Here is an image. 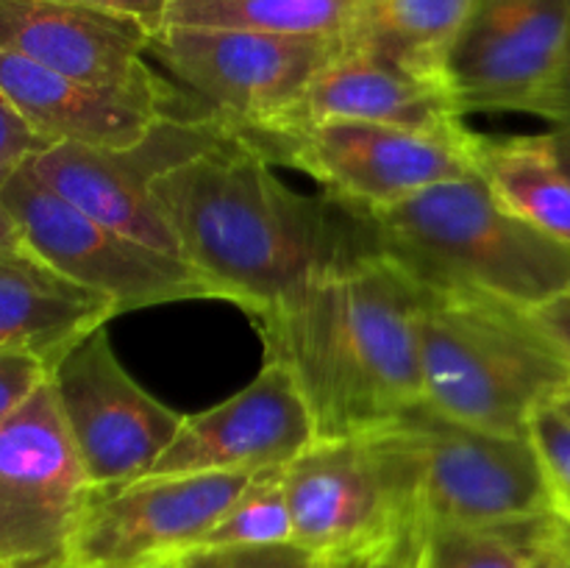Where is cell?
Wrapping results in <instances>:
<instances>
[{"mask_svg": "<svg viewBox=\"0 0 570 568\" xmlns=\"http://www.w3.org/2000/svg\"><path fill=\"white\" fill-rule=\"evenodd\" d=\"M148 189L181 262L209 282L215 298L239 304L259 326L376 251L362 206L295 193L223 128L154 173Z\"/></svg>", "mask_w": 570, "mask_h": 568, "instance_id": "cell-1", "label": "cell"}, {"mask_svg": "<svg viewBox=\"0 0 570 568\" xmlns=\"http://www.w3.org/2000/svg\"><path fill=\"white\" fill-rule=\"evenodd\" d=\"M426 295L371 251L259 329L265 360H282L298 379L317 438L371 432L421 404L417 329Z\"/></svg>", "mask_w": 570, "mask_h": 568, "instance_id": "cell-2", "label": "cell"}, {"mask_svg": "<svg viewBox=\"0 0 570 568\" xmlns=\"http://www.w3.org/2000/svg\"><path fill=\"white\" fill-rule=\"evenodd\" d=\"M379 254L429 293L532 312L570 293V248L512 215L479 173L365 209Z\"/></svg>", "mask_w": 570, "mask_h": 568, "instance_id": "cell-3", "label": "cell"}, {"mask_svg": "<svg viewBox=\"0 0 570 568\" xmlns=\"http://www.w3.org/2000/svg\"><path fill=\"white\" fill-rule=\"evenodd\" d=\"M423 404L449 421L527 434L570 384V368L523 310L482 295L429 293L421 310Z\"/></svg>", "mask_w": 570, "mask_h": 568, "instance_id": "cell-4", "label": "cell"}, {"mask_svg": "<svg viewBox=\"0 0 570 568\" xmlns=\"http://www.w3.org/2000/svg\"><path fill=\"white\" fill-rule=\"evenodd\" d=\"M217 120V117H215ZM217 126L271 165L295 167L323 184L326 195L376 209L432 184L476 173L465 123L454 128H406L365 120H312L287 115L256 126Z\"/></svg>", "mask_w": 570, "mask_h": 568, "instance_id": "cell-5", "label": "cell"}, {"mask_svg": "<svg viewBox=\"0 0 570 568\" xmlns=\"http://www.w3.org/2000/svg\"><path fill=\"white\" fill-rule=\"evenodd\" d=\"M379 434L404 473L415 527H488L554 512L529 434L449 421L423 401L379 427Z\"/></svg>", "mask_w": 570, "mask_h": 568, "instance_id": "cell-6", "label": "cell"}, {"mask_svg": "<svg viewBox=\"0 0 570 568\" xmlns=\"http://www.w3.org/2000/svg\"><path fill=\"white\" fill-rule=\"evenodd\" d=\"M293 543L321 566L371 562L415 529L404 473L376 429L317 438L284 466Z\"/></svg>", "mask_w": 570, "mask_h": 568, "instance_id": "cell-7", "label": "cell"}, {"mask_svg": "<svg viewBox=\"0 0 570 568\" xmlns=\"http://www.w3.org/2000/svg\"><path fill=\"white\" fill-rule=\"evenodd\" d=\"M22 245L70 282L106 295L117 315L189 298H215L200 273L176 256L159 254L78 212L26 167L0 184Z\"/></svg>", "mask_w": 570, "mask_h": 568, "instance_id": "cell-8", "label": "cell"}, {"mask_svg": "<svg viewBox=\"0 0 570 568\" xmlns=\"http://www.w3.org/2000/svg\"><path fill=\"white\" fill-rule=\"evenodd\" d=\"M340 53V37H278L228 28L165 26L148 42V56L228 126L293 115L312 78Z\"/></svg>", "mask_w": 570, "mask_h": 568, "instance_id": "cell-9", "label": "cell"}, {"mask_svg": "<svg viewBox=\"0 0 570 568\" xmlns=\"http://www.w3.org/2000/svg\"><path fill=\"white\" fill-rule=\"evenodd\" d=\"M92 484L50 379L0 421V568H56Z\"/></svg>", "mask_w": 570, "mask_h": 568, "instance_id": "cell-10", "label": "cell"}, {"mask_svg": "<svg viewBox=\"0 0 570 568\" xmlns=\"http://www.w3.org/2000/svg\"><path fill=\"white\" fill-rule=\"evenodd\" d=\"M48 379L92 488L148 477L184 421L120 365L106 326L72 343Z\"/></svg>", "mask_w": 570, "mask_h": 568, "instance_id": "cell-11", "label": "cell"}, {"mask_svg": "<svg viewBox=\"0 0 570 568\" xmlns=\"http://www.w3.org/2000/svg\"><path fill=\"white\" fill-rule=\"evenodd\" d=\"M150 31L139 20L76 0H0V48L154 111L193 120L187 98L148 65Z\"/></svg>", "mask_w": 570, "mask_h": 568, "instance_id": "cell-12", "label": "cell"}, {"mask_svg": "<svg viewBox=\"0 0 570 568\" xmlns=\"http://www.w3.org/2000/svg\"><path fill=\"white\" fill-rule=\"evenodd\" d=\"M250 473H165L92 488L67 562L76 568H156L198 549Z\"/></svg>", "mask_w": 570, "mask_h": 568, "instance_id": "cell-13", "label": "cell"}, {"mask_svg": "<svg viewBox=\"0 0 570 568\" xmlns=\"http://www.w3.org/2000/svg\"><path fill=\"white\" fill-rule=\"evenodd\" d=\"M220 137L215 115L176 120L161 117L148 137L128 150L89 148L76 143H53L26 161L39 184L76 206L111 232L131 237L159 254L178 256V243L165 215L150 195L154 173L178 156Z\"/></svg>", "mask_w": 570, "mask_h": 568, "instance_id": "cell-14", "label": "cell"}, {"mask_svg": "<svg viewBox=\"0 0 570 568\" xmlns=\"http://www.w3.org/2000/svg\"><path fill=\"white\" fill-rule=\"evenodd\" d=\"M568 39L570 0H476L445 61L456 111L529 115Z\"/></svg>", "mask_w": 570, "mask_h": 568, "instance_id": "cell-15", "label": "cell"}, {"mask_svg": "<svg viewBox=\"0 0 570 568\" xmlns=\"http://www.w3.org/2000/svg\"><path fill=\"white\" fill-rule=\"evenodd\" d=\"M315 440V415L295 373L282 360H265L232 399L184 415L150 473H256L287 466Z\"/></svg>", "mask_w": 570, "mask_h": 568, "instance_id": "cell-16", "label": "cell"}, {"mask_svg": "<svg viewBox=\"0 0 570 568\" xmlns=\"http://www.w3.org/2000/svg\"><path fill=\"white\" fill-rule=\"evenodd\" d=\"M0 95L33 134L53 143L128 150L156 126L154 111L0 48Z\"/></svg>", "mask_w": 570, "mask_h": 568, "instance_id": "cell-17", "label": "cell"}, {"mask_svg": "<svg viewBox=\"0 0 570 568\" xmlns=\"http://www.w3.org/2000/svg\"><path fill=\"white\" fill-rule=\"evenodd\" d=\"M293 115L312 120H365L406 128H454L462 123L445 84L343 50L306 87Z\"/></svg>", "mask_w": 570, "mask_h": 568, "instance_id": "cell-18", "label": "cell"}, {"mask_svg": "<svg viewBox=\"0 0 570 568\" xmlns=\"http://www.w3.org/2000/svg\"><path fill=\"white\" fill-rule=\"evenodd\" d=\"M115 315L111 298L70 282L31 251L0 254V349L39 356L50 371L72 343Z\"/></svg>", "mask_w": 570, "mask_h": 568, "instance_id": "cell-19", "label": "cell"}, {"mask_svg": "<svg viewBox=\"0 0 570 568\" xmlns=\"http://www.w3.org/2000/svg\"><path fill=\"white\" fill-rule=\"evenodd\" d=\"M476 0H356L343 50L445 84V61Z\"/></svg>", "mask_w": 570, "mask_h": 568, "instance_id": "cell-20", "label": "cell"}, {"mask_svg": "<svg viewBox=\"0 0 570 568\" xmlns=\"http://www.w3.org/2000/svg\"><path fill=\"white\" fill-rule=\"evenodd\" d=\"M473 161L490 193L546 237L570 248V178L543 134L473 139Z\"/></svg>", "mask_w": 570, "mask_h": 568, "instance_id": "cell-21", "label": "cell"}, {"mask_svg": "<svg viewBox=\"0 0 570 568\" xmlns=\"http://www.w3.org/2000/svg\"><path fill=\"white\" fill-rule=\"evenodd\" d=\"M566 518H527L488 527L421 523L415 527V568H527L560 532Z\"/></svg>", "mask_w": 570, "mask_h": 568, "instance_id": "cell-22", "label": "cell"}, {"mask_svg": "<svg viewBox=\"0 0 570 568\" xmlns=\"http://www.w3.org/2000/svg\"><path fill=\"white\" fill-rule=\"evenodd\" d=\"M356 0H173L165 26L228 28L278 37H343Z\"/></svg>", "mask_w": 570, "mask_h": 568, "instance_id": "cell-23", "label": "cell"}, {"mask_svg": "<svg viewBox=\"0 0 570 568\" xmlns=\"http://www.w3.org/2000/svg\"><path fill=\"white\" fill-rule=\"evenodd\" d=\"M293 543V518L284 496V466L250 473L200 546Z\"/></svg>", "mask_w": 570, "mask_h": 568, "instance_id": "cell-24", "label": "cell"}, {"mask_svg": "<svg viewBox=\"0 0 570 568\" xmlns=\"http://www.w3.org/2000/svg\"><path fill=\"white\" fill-rule=\"evenodd\" d=\"M527 434L543 466L554 512L570 521V418L549 401L532 412Z\"/></svg>", "mask_w": 570, "mask_h": 568, "instance_id": "cell-25", "label": "cell"}, {"mask_svg": "<svg viewBox=\"0 0 570 568\" xmlns=\"http://www.w3.org/2000/svg\"><path fill=\"white\" fill-rule=\"evenodd\" d=\"M176 568H321V562L295 543L198 546L178 557Z\"/></svg>", "mask_w": 570, "mask_h": 568, "instance_id": "cell-26", "label": "cell"}, {"mask_svg": "<svg viewBox=\"0 0 570 568\" xmlns=\"http://www.w3.org/2000/svg\"><path fill=\"white\" fill-rule=\"evenodd\" d=\"M48 365L26 351L0 349V421L31 399L33 390L48 379Z\"/></svg>", "mask_w": 570, "mask_h": 568, "instance_id": "cell-27", "label": "cell"}, {"mask_svg": "<svg viewBox=\"0 0 570 568\" xmlns=\"http://www.w3.org/2000/svg\"><path fill=\"white\" fill-rule=\"evenodd\" d=\"M45 148H48V143L39 134H33L20 120V115L11 109L9 100L0 95V184Z\"/></svg>", "mask_w": 570, "mask_h": 568, "instance_id": "cell-28", "label": "cell"}, {"mask_svg": "<svg viewBox=\"0 0 570 568\" xmlns=\"http://www.w3.org/2000/svg\"><path fill=\"white\" fill-rule=\"evenodd\" d=\"M529 115L540 117V120L551 123V126H570V39L554 76L546 84L540 98L534 100Z\"/></svg>", "mask_w": 570, "mask_h": 568, "instance_id": "cell-29", "label": "cell"}, {"mask_svg": "<svg viewBox=\"0 0 570 568\" xmlns=\"http://www.w3.org/2000/svg\"><path fill=\"white\" fill-rule=\"evenodd\" d=\"M527 315L529 321L534 323V329L549 340L551 349H554L570 368V293L557 295L554 301L527 312Z\"/></svg>", "mask_w": 570, "mask_h": 568, "instance_id": "cell-30", "label": "cell"}, {"mask_svg": "<svg viewBox=\"0 0 570 568\" xmlns=\"http://www.w3.org/2000/svg\"><path fill=\"white\" fill-rule=\"evenodd\" d=\"M76 3L95 6V9L115 11V14L134 17V20L142 22L150 33L159 31L161 20H165V11L173 0H76Z\"/></svg>", "mask_w": 570, "mask_h": 568, "instance_id": "cell-31", "label": "cell"}, {"mask_svg": "<svg viewBox=\"0 0 570 568\" xmlns=\"http://www.w3.org/2000/svg\"><path fill=\"white\" fill-rule=\"evenodd\" d=\"M365 568H415V529L401 535L393 546L373 557Z\"/></svg>", "mask_w": 570, "mask_h": 568, "instance_id": "cell-32", "label": "cell"}, {"mask_svg": "<svg viewBox=\"0 0 570 568\" xmlns=\"http://www.w3.org/2000/svg\"><path fill=\"white\" fill-rule=\"evenodd\" d=\"M570 560V521L560 527V532L543 546L538 557L527 568H566Z\"/></svg>", "mask_w": 570, "mask_h": 568, "instance_id": "cell-33", "label": "cell"}, {"mask_svg": "<svg viewBox=\"0 0 570 568\" xmlns=\"http://www.w3.org/2000/svg\"><path fill=\"white\" fill-rule=\"evenodd\" d=\"M543 139L549 145L551 156L557 159V165L570 178V126H554L551 131L543 134Z\"/></svg>", "mask_w": 570, "mask_h": 568, "instance_id": "cell-34", "label": "cell"}, {"mask_svg": "<svg viewBox=\"0 0 570 568\" xmlns=\"http://www.w3.org/2000/svg\"><path fill=\"white\" fill-rule=\"evenodd\" d=\"M17 251H26V245H22V237L17 232L14 221H11L9 209L0 200V254H17Z\"/></svg>", "mask_w": 570, "mask_h": 568, "instance_id": "cell-35", "label": "cell"}, {"mask_svg": "<svg viewBox=\"0 0 570 568\" xmlns=\"http://www.w3.org/2000/svg\"><path fill=\"white\" fill-rule=\"evenodd\" d=\"M551 404H554V407H557V410H560V412H562V415H566V418H570V384H568V388H566V390H562V393H560V395H557V399H554V401H551Z\"/></svg>", "mask_w": 570, "mask_h": 568, "instance_id": "cell-36", "label": "cell"}, {"mask_svg": "<svg viewBox=\"0 0 570 568\" xmlns=\"http://www.w3.org/2000/svg\"><path fill=\"white\" fill-rule=\"evenodd\" d=\"M56 568H76V566H72V562H61V566H56Z\"/></svg>", "mask_w": 570, "mask_h": 568, "instance_id": "cell-37", "label": "cell"}, {"mask_svg": "<svg viewBox=\"0 0 570 568\" xmlns=\"http://www.w3.org/2000/svg\"><path fill=\"white\" fill-rule=\"evenodd\" d=\"M156 568H176V562H167V566H156Z\"/></svg>", "mask_w": 570, "mask_h": 568, "instance_id": "cell-38", "label": "cell"}, {"mask_svg": "<svg viewBox=\"0 0 570 568\" xmlns=\"http://www.w3.org/2000/svg\"><path fill=\"white\" fill-rule=\"evenodd\" d=\"M566 568H570V560H568V566H566Z\"/></svg>", "mask_w": 570, "mask_h": 568, "instance_id": "cell-39", "label": "cell"}]
</instances>
